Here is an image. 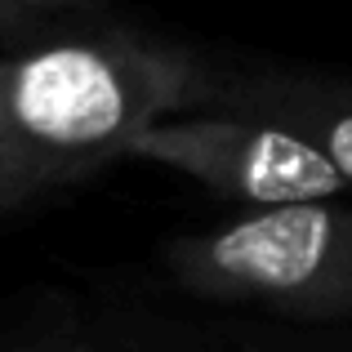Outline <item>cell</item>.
<instances>
[{
  "label": "cell",
  "mask_w": 352,
  "mask_h": 352,
  "mask_svg": "<svg viewBox=\"0 0 352 352\" xmlns=\"http://www.w3.org/2000/svg\"><path fill=\"white\" fill-rule=\"evenodd\" d=\"M214 67L188 45L120 27L0 54V214L129 156L152 125L201 112Z\"/></svg>",
  "instance_id": "1"
},
{
  "label": "cell",
  "mask_w": 352,
  "mask_h": 352,
  "mask_svg": "<svg viewBox=\"0 0 352 352\" xmlns=\"http://www.w3.org/2000/svg\"><path fill=\"white\" fill-rule=\"evenodd\" d=\"M174 281L210 303H241L299 326L352 317V201L236 210L165 250Z\"/></svg>",
  "instance_id": "2"
},
{
  "label": "cell",
  "mask_w": 352,
  "mask_h": 352,
  "mask_svg": "<svg viewBox=\"0 0 352 352\" xmlns=\"http://www.w3.org/2000/svg\"><path fill=\"white\" fill-rule=\"evenodd\" d=\"M129 156L165 165L241 210L352 197L339 170L308 138L245 116L188 112L161 120L129 147Z\"/></svg>",
  "instance_id": "3"
},
{
  "label": "cell",
  "mask_w": 352,
  "mask_h": 352,
  "mask_svg": "<svg viewBox=\"0 0 352 352\" xmlns=\"http://www.w3.org/2000/svg\"><path fill=\"white\" fill-rule=\"evenodd\" d=\"M201 112L267 120L308 138L352 192V76L317 67H214Z\"/></svg>",
  "instance_id": "4"
},
{
  "label": "cell",
  "mask_w": 352,
  "mask_h": 352,
  "mask_svg": "<svg viewBox=\"0 0 352 352\" xmlns=\"http://www.w3.org/2000/svg\"><path fill=\"white\" fill-rule=\"evenodd\" d=\"M112 23V0H0V54Z\"/></svg>",
  "instance_id": "5"
},
{
  "label": "cell",
  "mask_w": 352,
  "mask_h": 352,
  "mask_svg": "<svg viewBox=\"0 0 352 352\" xmlns=\"http://www.w3.org/2000/svg\"><path fill=\"white\" fill-rule=\"evenodd\" d=\"M245 352H352V339H348V344H294V339H258V344H250Z\"/></svg>",
  "instance_id": "6"
},
{
  "label": "cell",
  "mask_w": 352,
  "mask_h": 352,
  "mask_svg": "<svg viewBox=\"0 0 352 352\" xmlns=\"http://www.w3.org/2000/svg\"><path fill=\"white\" fill-rule=\"evenodd\" d=\"M18 352H107V348L89 344V339H45V344H27Z\"/></svg>",
  "instance_id": "7"
}]
</instances>
